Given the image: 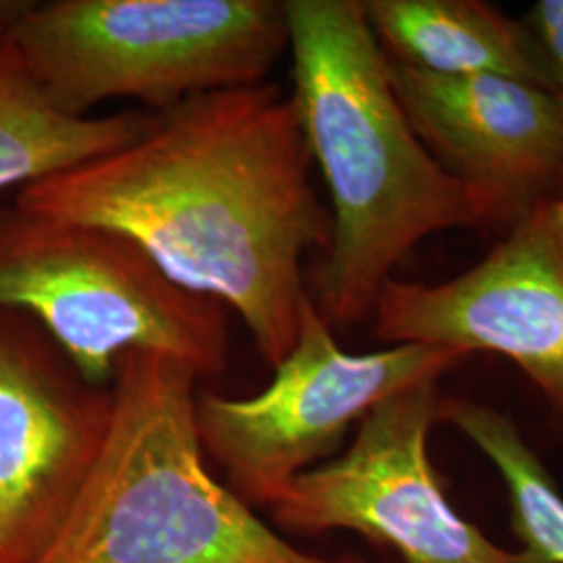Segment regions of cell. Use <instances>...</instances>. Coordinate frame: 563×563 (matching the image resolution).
<instances>
[{
  "instance_id": "obj_1",
  "label": "cell",
  "mask_w": 563,
  "mask_h": 563,
  "mask_svg": "<svg viewBox=\"0 0 563 563\" xmlns=\"http://www.w3.org/2000/svg\"><path fill=\"white\" fill-rule=\"evenodd\" d=\"M311 162L292 101L265 81L180 102L141 141L32 181L13 205L132 239L181 286L234 309L276 367L311 299L302 260L332 236Z\"/></svg>"
},
{
  "instance_id": "obj_2",
  "label": "cell",
  "mask_w": 563,
  "mask_h": 563,
  "mask_svg": "<svg viewBox=\"0 0 563 563\" xmlns=\"http://www.w3.org/2000/svg\"><path fill=\"white\" fill-rule=\"evenodd\" d=\"M286 15L290 101L332 197L316 307L325 322L351 325L372 318L395 267L426 236L495 220L416 134L363 2L286 0Z\"/></svg>"
},
{
  "instance_id": "obj_3",
  "label": "cell",
  "mask_w": 563,
  "mask_h": 563,
  "mask_svg": "<svg viewBox=\"0 0 563 563\" xmlns=\"http://www.w3.org/2000/svg\"><path fill=\"white\" fill-rule=\"evenodd\" d=\"M197 376L125 353L97 460L34 563H351L305 553L205 463Z\"/></svg>"
},
{
  "instance_id": "obj_4",
  "label": "cell",
  "mask_w": 563,
  "mask_h": 563,
  "mask_svg": "<svg viewBox=\"0 0 563 563\" xmlns=\"http://www.w3.org/2000/svg\"><path fill=\"white\" fill-rule=\"evenodd\" d=\"M42 97L67 118L115 99L153 113L265 84L288 48L280 0H55L2 9Z\"/></svg>"
},
{
  "instance_id": "obj_5",
  "label": "cell",
  "mask_w": 563,
  "mask_h": 563,
  "mask_svg": "<svg viewBox=\"0 0 563 563\" xmlns=\"http://www.w3.org/2000/svg\"><path fill=\"white\" fill-rule=\"evenodd\" d=\"M0 311L44 328L81 380L113 383L125 353H151L199 376L228 363L222 302L174 280L120 232L0 209Z\"/></svg>"
},
{
  "instance_id": "obj_6",
  "label": "cell",
  "mask_w": 563,
  "mask_h": 563,
  "mask_svg": "<svg viewBox=\"0 0 563 563\" xmlns=\"http://www.w3.org/2000/svg\"><path fill=\"white\" fill-rule=\"evenodd\" d=\"M467 357L430 344L346 353L309 299L297 342L267 388L246 399H197L202 449L222 465L242 501L269 507L284 488L334 453L349 428L378 402L413 384L439 383Z\"/></svg>"
},
{
  "instance_id": "obj_7",
  "label": "cell",
  "mask_w": 563,
  "mask_h": 563,
  "mask_svg": "<svg viewBox=\"0 0 563 563\" xmlns=\"http://www.w3.org/2000/svg\"><path fill=\"white\" fill-rule=\"evenodd\" d=\"M437 380L378 402L346 451L301 474L269 505L295 532H357L390 547L402 563H522L449 504L428 455L437 423Z\"/></svg>"
},
{
  "instance_id": "obj_8",
  "label": "cell",
  "mask_w": 563,
  "mask_h": 563,
  "mask_svg": "<svg viewBox=\"0 0 563 563\" xmlns=\"http://www.w3.org/2000/svg\"><path fill=\"white\" fill-rule=\"evenodd\" d=\"M111 388L71 376L41 330L0 311V563H34L101 449Z\"/></svg>"
},
{
  "instance_id": "obj_9",
  "label": "cell",
  "mask_w": 563,
  "mask_h": 563,
  "mask_svg": "<svg viewBox=\"0 0 563 563\" xmlns=\"http://www.w3.org/2000/svg\"><path fill=\"white\" fill-rule=\"evenodd\" d=\"M372 318L384 342L504 355L563 423V257L537 213L453 280L386 282Z\"/></svg>"
},
{
  "instance_id": "obj_10",
  "label": "cell",
  "mask_w": 563,
  "mask_h": 563,
  "mask_svg": "<svg viewBox=\"0 0 563 563\" xmlns=\"http://www.w3.org/2000/svg\"><path fill=\"white\" fill-rule=\"evenodd\" d=\"M388 60L416 134L495 222H522L562 188L563 102L553 90L499 76L446 78Z\"/></svg>"
},
{
  "instance_id": "obj_11",
  "label": "cell",
  "mask_w": 563,
  "mask_h": 563,
  "mask_svg": "<svg viewBox=\"0 0 563 563\" xmlns=\"http://www.w3.org/2000/svg\"><path fill=\"white\" fill-rule=\"evenodd\" d=\"M367 21L388 59L434 76H499L553 90L534 32L478 0H369Z\"/></svg>"
},
{
  "instance_id": "obj_12",
  "label": "cell",
  "mask_w": 563,
  "mask_h": 563,
  "mask_svg": "<svg viewBox=\"0 0 563 563\" xmlns=\"http://www.w3.org/2000/svg\"><path fill=\"white\" fill-rule=\"evenodd\" d=\"M0 4V192L78 167L153 130L159 113L67 118L42 97L7 36Z\"/></svg>"
},
{
  "instance_id": "obj_13",
  "label": "cell",
  "mask_w": 563,
  "mask_h": 563,
  "mask_svg": "<svg viewBox=\"0 0 563 563\" xmlns=\"http://www.w3.org/2000/svg\"><path fill=\"white\" fill-rule=\"evenodd\" d=\"M441 422L457 428L501 474L522 563H563V495L514 420L484 402L441 397Z\"/></svg>"
},
{
  "instance_id": "obj_14",
  "label": "cell",
  "mask_w": 563,
  "mask_h": 563,
  "mask_svg": "<svg viewBox=\"0 0 563 563\" xmlns=\"http://www.w3.org/2000/svg\"><path fill=\"white\" fill-rule=\"evenodd\" d=\"M532 23L553 78V92L563 102V0H541L534 7Z\"/></svg>"
},
{
  "instance_id": "obj_15",
  "label": "cell",
  "mask_w": 563,
  "mask_h": 563,
  "mask_svg": "<svg viewBox=\"0 0 563 563\" xmlns=\"http://www.w3.org/2000/svg\"><path fill=\"white\" fill-rule=\"evenodd\" d=\"M534 213L539 216L544 232L549 234V239L555 244V249L560 251V255L563 257V186L549 201L543 202Z\"/></svg>"
}]
</instances>
